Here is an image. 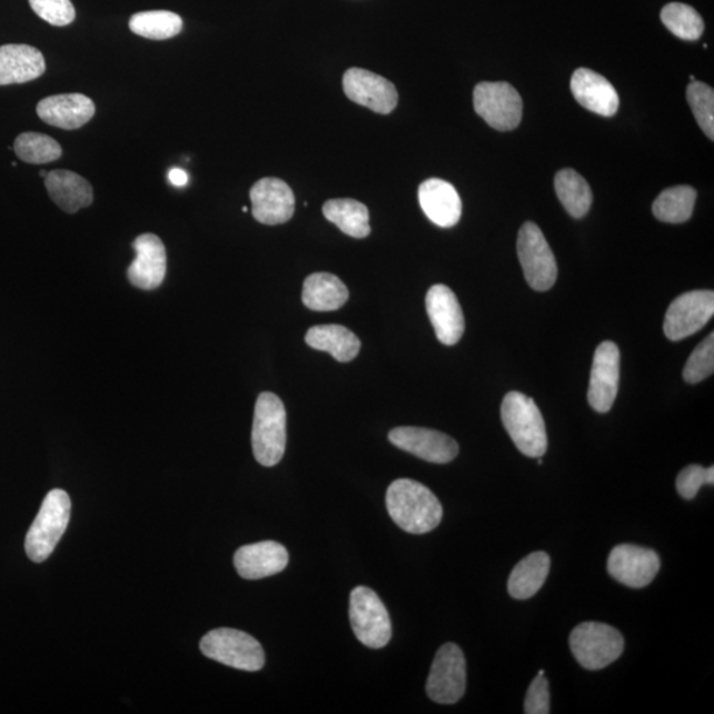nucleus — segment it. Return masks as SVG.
<instances>
[{
  "instance_id": "f257e3e1",
  "label": "nucleus",
  "mask_w": 714,
  "mask_h": 714,
  "mask_svg": "<svg viewBox=\"0 0 714 714\" xmlns=\"http://www.w3.org/2000/svg\"><path fill=\"white\" fill-rule=\"evenodd\" d=\"M385 499L391 520L408 534H429L443 520V504L428 487L416 480H395Z\"/></svg>"
},
{
  "instance_id": "f03ea898",
  "label": "nucleus",
  "mask_w": 714,
  "mask_h": 714,
  "mask_svg": "<svg viewBox=\"0 0 714 714\" xmlns=\"http://www.w3.org/2000/svg\"><path fill=\"white\" fill-rule=\"evenodd\" d=\"M500 415L517 450L529 458H542L547 453V428L541 409L530 397L509 391L502 403Z\"/></svg>"
},
{
  "instance_id": "7ed1b4c3",
  "label": "nucleus",
  "mask_w": 714,
  "mask_h": 714,
  "mask_svg": "<svg viewBox=\"0 0 714 714\" xmlns=\"http://www.w3.org/2000/svg\"><path fill=\"white\" fill-rule=\"evenodd\" d=\"M251 447L258 464L272 467L282 460L286 450V409L277 395L264 391L255 408Z\"/></svg>"
},
{
  "instance_id": "20e7f679",
  "label": "nucleus",
  "mask_w": 714,
  "mask_h": 714,
  "mask_svg": "<svg viewBox=\"0 0 714 714\" xmlns=\"http://www.w3.org/2000/svg\"><path fill=\"white\" fill-rule=\"evenodd\" d=\"M71 499L62 489H52L47 494L26 536L24 548L31 562L43 563L52 555L71 520Z\"/></svg>"
},
{
  "instance_id": "39448f33",
  "label": "nucleus",
  "mask_w": 714,
  "mask_h": 714,
  "mask_svg": "<svg viewBox=\"0 0 714 714\" xmlns=\"http://www.w3.org/2000/svg\"><path fill=\"white\" fill-rule=\"evenodd\" d=\"M571 651L579 666L598 671L611 666L625 649V639L617 628L598 622H584L573 629Z\"/></svg>"
},
{
  "instance_id": "423d86ee",
  "label": "nucleus",
  "mask_w": 714,
  "mask_h": 714,
  "mask_svg": "<svg viewBox=\"0 0 714 714\" xmlns=\"http://www.w3.org/2000/svg\"><path fill=\"white\" fill-rule=\"evenodd\" d=\"M200 649L208 660L236 670L256 672L265 666V653L260 642L240 629H214L202 636Z\"/></svg>"
},
{
  "instance_id": "0eeeda50",
  "label": "nucleus",
  "mask_w": 714,
  "mask_h": 714,
  "mask_svg": "<svg viewBox=\"0 0 714 714\" xmlns=\"http://www.w3.org/2000/svg\"><path fill=\"white\" fill-rule=\"evenodd\" d=\"M349 621L357 641L369 648H383L391 639L387 607L373 589L357 586L349 597Z\"/></svg>"
},
{
  "instance_id": "6e6552de",
  "label": "nucleus",
  "mask_w": 714,
  "mask_h": 714,
  "mask_svg": "<svg viewBox=\"0 0 714 714\" xmlns=\"http://www.w3.org/2000/svg\"><path fill=\"white\" fill-rule=\"evenodd\" d=\"M517 256L524 277L536 291H547L556 284L558 269L547 238L535 222H525L517 236Z\"/></svg>"
},
{
  "instance_id": "1a4fd4ad",
  "label": "nucleus",
  "mask_w": 714,
  "mask_h": 714,
  "mask_svg": "<svg viewBox=\"0 0 714 714\" xmlns=\"http://www.w3.org/2000/svg\"><path fill=\"white\" fill-rule=\"evenodd\" d=\"M474 108L492 128L509 131L522 122L523 101L508 82H480L474 89Z\"/></svg>"
},
{
  "instance_id": "9d476101",
  "label": "nucleus",
  "mask_w": 714,
  "mask_h": 714,
  "mask_svg": "<svg viewBox=\"0 0 714 714\" xmlns=\"http://www.w3.org/2000/svg\"><path fill=\"white\" fill-rule=\"evenodd\" d=\"M426 692L434 703L450 705L458 703L466 692V660L454 643H446L438 649L432 664Z\"/></svg>"
},
{
  "instance_id": "9b49d317",
  "label": "nucleus",
  "mask_w": 714,
  "mask_h": 714,
  "mask_svg": "<svg viewBox=\"0 0 714 714\" xmlns=\"http://www.w3.org/2000/svg\"><path fill=\"white\" fill-rule=\"evenodd\" d=\"M714 292L696 290L682 294L672 303L664 319V334L672 341L698 333L713 318Z\"/></svg>"
},
{
  "instance_id": "f8f14e48",
  "label": "nucleus",
  "mask_w": 714,
  "mask_h": 714,
  "mask_svg": "<svg viewBox=\"0 0 714 714\" xmlns=\"http://www.w3.org/2000/svg\"><path fill=\"white\" fill-rule=\"evenodd\" d=\"M607 571L618 583L642 589L653 583L660 573L661 558L653 549L622 544L608 556Z\"/></svg>"
},
{
  "instance_id": "ddd939ff",
  "label": "nucleus",
  "mask_w": 714,
  "mask_h": 714,
  "mask_svg": "<svg viewBox=\"0 0 714 714\" xmlns=\"http://www.w3.org/2000/svg\"><path fill=\"white\" fill-rule=\"evenodd\" d=\"M621 377V353L613 341H604L595 349L589 391L587 400L598 413H607L613 408L618 395Z\"/></svg>"
},
{
  "instance_id": "4468645a",
  "label": "nucleus",
  "mask_w": 714,
  "mask_h": 714,
  "mask_svg": "<svg viewBox=\"0 0 714 714\" xmlns=\"http://www.w3.org/2000/svg\"><path fill=\"white\" fill-rule=\"evenodd\" d=\"M388 438L398 449L430 464H449L459 453L457 440L437 430L401 426L390 430Z\"/></svg>"
},
{
  "instance_id": "2eb2a0df",
  "label": "nucleus",
  "mask_w": 714,
  "mask_h": 714,
  "mask_svg": "<svg viewBox=\"0 0 714 714\" xmlns=\"http://www.w3.org/2000/svg\"><path fill=\"white\" fill-rule=\"evenodd\" d=\"M343 89L349 100L375 113L389 115L397 107L398 95L394 83L366 69H348L343 76Z\"/></svg>"
},
{
  "instance_id": "dca6fc26",
  "label": "nucleus",
  "mask_w": 714,
  "mask_h": 714,
  "mask_svg": "<svg viewBox=\"0 0 714 714\" xmlns=\"http://www.w3.org/2000/svg\"><path fill=\"white\" fill-rule=\"evenodd\" d=\"M251 214L265 226H278L291 219L296 212V198L284 180L264 178L250 190Z\"/></svg>"
},
{
  "instance_id": "f3484780",
  "label": "nucleus",
  "mask_w": 714,
  "mask_h": 714,
  "mask_svg": "<svg viewBox=\"0 0 714 714\" xmlns=\"http://www.w3.org/2000/svg\"><path fill=\"white\" fill-rule=\"evenodd\" d=\"M132 248L137 256L128 269L130 284L146 291L158 289L167 271L165 244L157 235L145 234L136 238Z\"/></svg>"
},
{
  "instance_id": "a211bd4d",
  "label": "nucleus",
  "mask_w": 714,
  "mask_h": 714,
  "mask_svg": "<svg viewBox=\"0 0 714 714\" xmlns=\"http://www.w3.org/2000/svg\"><path fill=\"white\" fill-rule=\"evenodd\" d=\"M428 311L434 331L445 346H454L465 333L464 311L457 296L445 285H434L426 294Z\"/></svg>"
},
{
  "instance_id": "6ab92c4d",
  "label": "nucleus",
  "mask_w": 714,
  "mask_h": 714,
  "mask_svg": "<svg viewBox=\"0 0 714 714\" xmlns=\"http://www.w3.org/2000/svg\"><path fill=\"white\" fill-rule=\"evenodd\" d=\"M41 121L62 130H76L95 117L96 105L81 93L56 95L38 103Z\"/></svg>"
},
{
  "instance_id": "aec40b11",
  "label": "nucleus",
  "mask_w": 714,
  "mask_h": 714,
  "mask_svg": "<svg viewBox=\"0 0 714 714\" xmlns=\"http://www.w3.org/2000/svg\"><path fill=\"white\" fill-rule=\"evenodd\" d=\"M571 89L579 105L595 115L613 117L619 108L617 90L604 76L579 68L573 73Z\"/></svg>"
},
{
  "instance_id": "412c9836",
  "label": "nucleus",
  "mask_w": 714,
  "mask_h": 714,
  "mask_svg": "<svg viewBox=\"0 0 714 714\" xmlns=\"http://www.w3.org/2000/svg\"><path fill=\"white\" fill-rule=\"evenodd\" d=\"M289 564V553L277 542H261L237 549L235 568L245 579H261L281 573Z\"/></svg>"
},
{
  "instance_id": "4be33fe9",
  "label": "nucleus",
  "mask_w": 714,
  "mask_h": 714,
  "mask_svg": "<svg viewBox=\"0 0 714 714\" xmlns=\"http://www.w3.org/2000/svg\"><path fill=\"white\" fill-rule=\"evenodd\" d=\"M419 206L428 219L440 228L457 226L462 201L454 186L440 179H429L419 186Z\"/></svg>"
},
{
  "instance_id": "5701e85b",
  "label": "nucleus",
  "mask_w": 714,
  "mask_h": 714,
  "mask_svg": "<svg viewBox=\"0 0 714 714\" xmlns=\"http://www.w3.org/2000/svg\"><path fill=\"white\" fill-rule=\"evenodd\" d=\"M46 69L44 56L38 48L26 44L0 47V86L37 80Z\"/></svg>"
},
{
  "instance_id": "b1692460",
  "label": "nucleus",
  "mask_w": 714,
  "mask_h": 714,
  "mask_svg": "<svg viewBox=\"0 0 714 714\" xmlns=\"http://www.w3.org/2000/svg\"><path fill=\"white\" fill-rule=\"evenodd\" d=\"M46 188L54 205L67 214L79 212L93 202V188L79 173L53 170L47 173Z\"/></svg>"
},
{
  "instance_id": "393cba45",
  "label": "nucleus",
  "mask_w": 714,
  "mask_h": 714,
  "mask_svg": "<svg viewBox=\"0 0 714 714\" xmlns=\"http://www.w3.org/2000/svg\"><path fill=\"white\" fill-rule=\"evenodd\" d=\"M349 292L330 272H314L304 284L303 303L313 311H336L347 304Z\"/></svg>"
},
{
  "instance_id": "a878e982",
  "label": "nucleus",
  "mask_w": 714,
  "mask_h": 714,
  "mask_svg": "<svg viewBox=\"0 0 714 714\" xmlns=\"http://www.w3.org/2000/svg\"><path fill=\"white\" fill-rule=\"evenodd\" d=\"M305 340L311 348L328 353L340 363L353 361L361 348L360 339L340 325L314 326Z\"/></svg>"
},
{
  "instance_id": "bb28decb",
  "label": "nucleus",
  "mask_w": 714,
  "mask_h": 714,
  "mask_svg": "<svg viewBox=\"0 0 714 714\" xmlns=\"http://www.w3.org/2000/svg\"><path fill=\"white\" fill-rule=\"evenodd\" d=\"M551 571V557L545 552H534L523 558L510 573L507 589L515 599H529L542 589Z\"/></svg>"
},
{
  "instance_id": "cd10ccee",
  "label": "nucleus",
  "mask_w": 714,
  "mask_h": 714,
  "mask_svg": "<svg viewBox=\"0 0 714 714\" xmlns=\"http://www.w3.org/2000/svg\"><path fill=\"white\" fill-rule=\"evenodd\" d=\"M324 215L343 234L354 238L370 235L369 211L363 202L354 199H333L324 206Z\"/></svg>"
},
{
  "instance_id": "c85d7f7f",
  "label": "nucleus",
  "mask_w": 714,
  "mask_h": 714,
  "mask_svg": "<svg viewBox=\"0 0 714 714\" xmlns=\"http://www.w3.org/2000/svg\"><path fill=\"white\" fill-rule=\"evenodd\" d=\"M558 200L574 219H581L592 207L593 194L589 184L571 168L559 171L555 178Z\"/></svg>"
},
{
  "instance_id": "c756f323",
  "label": "nucleus",
  "mask_w": 714,
  "mask_h": 714,
  "mask_svg": "<svg viewBox=\"0 0 714 714\" xmlns=\"http://www.w3.org/2000/svg\"><path fill=\"white\" fill-rule=\"evenodd\" d=\"M696 199L697 192L690 186L667 188L657 196L653 212L663 222L682 224L691 219Z\"/></svg>"
},
{
  "instance_id": "7c9ffc66",
  "label": "nucleus",
  "mask_w": 714,
  "mask_h": 714,
  "mask_svg": "<svg viewBox=\"0 0 714 714\" xmlns=\"http://www.w3.org/2000/svg\"><path fill=\"white\" fill-rule=\"evenodd\" d=\"M130 30L150 40H167L177 37L184 30V20L171 11H145L130 18Z\"/></svg>"
},
{
  "instance_id": "2f4dec72",
  "label": "nucleus",
  "mask_w": 714,
  "mask_h": 714,
  "mask_svg": "<svg viewBox=\"0 0 714 714\" xmlns=\"http://www.w3.org/2000/svg\"><path fill=\"white\" fill-rule=\"evenodd\" d=\"M13 150L19 159L30 165L51 163L62 156L59 142L40 132H23L16 139Z\"/></svg>"
},
{
  "instance_id": "473e14b6",
  "label": "nucleus",
  "mask_w": 714,
  "mask_h": 714,
  "mask_svg": "<svg viewBox=\"0 0 714 714\" xmlns=\"http://www.w3.org/2000/svg\"><path fill=\"white\" fill-rule=\"evenodd\" d=\"M662 22L678 39L697 40L704 32V20L693 7L670 3L662 10Z\"/></svg>"
},
{
  "instance_id": "72a5a7b5",
  "label": "nucleus",
  "mask_w": 714,
  "mask_h": 714,
  "mask_svg": "<svg viewBox=\"0 0 714 714\" xmlns=\"http://www.w3.org/2000/svg\"><path fill=\"white\" fill-rule=\"evenodd\" d=\"M690 107L696 121L710 139H714V92L704 82L692 81L687 88Z\"/></svg>"
},
{
  "instance_id": "f704fd0d",
  "label": "nucleus",
  "mask_w": 714,
  "mask_h": 714,
  "mask_svg": "<svg viewBox=\"0 0 714 714\" xmlns=\"http://www.w3.org/2000/svg\"><path fill=\"white\" fill-rule=\"evenodd\" d=\"M714 373V334L705 338L692 353L684 368V380L688 384L702 383Z\"/></svg>"
},
{
  "instance_id": "c9c22d12",
  "label": "nucleus",
  "mask_w": 714,
  "mask_h": 714,
  "mask_svg": "<svg viewBox=\"0 0 714 714\" xmlns=\"http://www.w3.org/2000/svg\"><path fill=\"white\" fill-rule=\"evenodd\" d=\"M30 4L39 18L56 27L69 26L76 18L71 0H30Z\"/></svg>"
},
{
  "instance_id": "e433bc0d",
  "label": "nucleus",
  "mask_w": 714,
  "mask_h": 714,
  "mask_svg": "<svg viewBox=\"0 0 714 714\" xmlns=\"http://www.w3.org/2000/svg\"><path fill=\"white\" fill-rule=\"evenodd\" d=\"M714 483V467L705 468L700 465H691L677 475L676 489L682 498L692 500L704 485L713 486Z\"/></svg>"
},
{
  "instance_id": "4c0bfd02",
  "label": "nucleus",
  "mask_w": 714,
  "mask_h": 714,
  "mask_svg": "<svg viewBox=\"0 0 714 714\" xmlns=\"http://www.w3.org/2000/svg\"><path fill=\"white\" fill-rule=\"evenodd\" d=\"M524 713H551L549 683L544 675H537L535 681L530 683L527 696H525Z\"/></svg>"
},
{
  "instance_id": "58836bf2",
  "label": "nucleus",
  "mask_w": 714,
  "mask_h": 714,
  "mask_svg": "<svg viewBox=\"0 0 714 714\" xmlns=\"http://www.w3.org/2000/svg\"><path fill=\"white\" fill-rule=\"evenodd\" d=\"M168 179H170L171 185L175 187H185L188 184V173L181 168L173 167L170 172H168Z\"/></svg>"
},
{
  "instance_id": "ea45409f",
  "label": "nucleus",
  "mask_w": 714,
  "mask_h": 714,
  "mask_svg": "<svg viewBox=\"0 0 714 714\" xmlns=\"http://www.w3.org/2000/svg\"><path fill=\"white\" fill-rule=\"evenodd\" d=\"M47 173H48L47 171L41 170V171H40V177H41V178H46V177H47Z\"/></svg>"
},
{
  "instance_id": "a19ab883",
  "label": "nucleus",
  "mask_w": 714,
  "mask_h": 714,
  "mask_svg": "<svg viewBox=\"0 0 714 714\" xmlns=\"http://www.w3.org/2000/svg\"><path fill=\"white\" fill-rule=\"evenodd\" d=\"M242 212L247 214V212H248V208H247V207H244V208H242Z\"/></svg>"
}]
</instances>
